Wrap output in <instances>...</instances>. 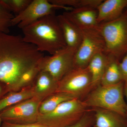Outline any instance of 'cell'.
Masks as SVG:
<instances>
[{
    "label": "cell",
    "instance_id": "cell-5",
    "mask_svg": "<svg viewBox=\"0 0 127 127\" xmlns=\"http://www.w3.org/2000/svg\"><path fill=\"white\" fill-rule=\"evenodd\" d=\"M89 108L81 99L64 102L49 113L39 115L37 123L50 127H66L79 121Z\"/></svg>",
    "mask_w": 127,
    "mask_h": 127
},
{
    "label": "cell",
    "instance_id": "cell-7",
    "mask_svg": "<svg viewBox=\"0 0 127 127\" xmlns=\"http://www.w3.org/2000/svg\"><path fill=\"white\" fill-rule=\"evenodd\" d=\"M93 89L92 76L87 67L73 68L58 82L57 92L68 94L82 100Z\"/></svg>",
    "mask_w": 127,
    "mask_h": 127
},
{
    "label": "cell",
    "instance_id": "cell-15",
    "mask_svg": "<svg viewBox=\"0 0 127 127\" xmlns=\"http://www.w3.org/2000/svg\"><path fill=\"white\" fill-rule=\"evenodd\" d=\"M57 17L67 46L77 50L82 40L81 30L63 14Z\"/></svg>",
    "mask_w": 127,
    "mask_h": 127
},
{
    "label": "cell",
    "instance_id": "cell-10",
    "mask_svg": "<svg viewBox=\"0 0 127 127\" xmlns=\"http://www.w3.org/2000/svg\"><path fill=\"white\" fill-rule=\"evenodd\" d=\"M56 9L67 11L73 8L54 4L48 0H33L20 14L15 16L11 21V26L17 25L19 28L23 29L47 15L55 13L54 10Z\"/></svg>",
    "mask_w": 127,
    "mask_h": 127
},
{
    "label": "cell",
    "instance_id": "cell-16",
    "mask_svg": "<svg viewBox=\"0 0 127 127\" xmlns=\"http://www.w3.org/2000/svg\"><path fill=\"white\" fill-rule=\"evenodd\" d=\"M107 55L106 65L100 85H114L123 81L120 72V60L111 55Z\"/></svg>",
    "mask_w": 127,
    "mask_h": 127
},
{
    "label": "cell",
    "instance_id": "cell-25",
    "mask_svg": "<svg viewBox=\"0 0 127 127\" xmlns=\"http://www.w3.org/2000/svg\"><path fill=\"white\" fill-rule=\"evenodd\" d=\"M119 67L123 81L127 84V52L120 61Z\"/></svg>",
    "mask_w": 127,
    "mask_h": 127
},
{
    "label": "cell",
    "instance_id": "cell-14",
    "mask_svg": "<svg viewBox=\"0 0 127 127\" xmlns=\"http://www.w3.org/2000/svg\"><path fill=\"white\" fill-rule=\"evenodd\" d=\"M94 113L95 127H127V117L115 112L91 108Z\"/></svg>",
    "mask_w": 127,
    "mask_h": 127
},
{
    "label": "cell",
    "instance_id": "cell-19",
    "mask_svg": "<svg viewBox=\"0 0 127 127\" xmlns=\"http://www.w3.org/2000/svg\"><path fill=\"white\" fill-rule=\"evenodd\" d=\"M75 98H77L68 94L55 93L42 101L39 108V114L49 113L62 103Z\"/></svg>",
    "mask_w": 127,
    "mask_h": 127
},
{
    "label": "cell",
    "instance_id": "cell-3",
    "mask_svg": "<svg viewBox=\"0 0 127 127\" xmlns=\"http://www.w3.org/2000/svg\"><path fill=\"white\" fill-rule=\"evenodd\" d=\"M124 87V81L110 86L99 85L93 88L82 101L88 108L115 111L127 117Z\"/></svg>",
    "mask_w": 127,
    "mask_h": 127
},
{
    "label": "cell",
    "instance_id": "cell-22",
    "mask_svg": "<svg viewBox=\"0 0 127 127\" xmlns=\"http://www.w3.org/2000/svg\"><path fill=\"white\" fill-rule=\"evenodd\" d=\"M39 71L37 65L25 72L19 80L16 87L15 92L32 86Z\"/></svg>",
    "mask_w": 127,
    "mask_h": 127
},
{
    "label": "cell",
    "instance_id": "cell-29",
    "mask_svg": "<svg viewBox=\"0 0 127 127\" xmlns=\"http://www.w3.org/2000/svg\"><path fill=\"white\" fill-rule=\"evenodd\" d=\"M2 122V120H1V119L0 118V126L1 124V122Z\"/></svg>",
    "mask_w": 127,
    "mask_h": 127
},
{
    "label": "cell",
    "instance_id": "cell-18",
    "mask_svg": "<svg viewBox=\"0 0 127 127\" xmlns=\"http://www.w3.org/2000/svg\"><path fill=\"white\" fill-rule=\"evenodd\" d=\"M34 97L32 86L17 92H10L0 99V112L11 106Z\"/></svg>",
    "mask_w": 127,
    "mask_h": 127
},
{
    "label": "cell",
    "instance_id": "cell-26",
    "mask_svg": "<svg viewBox=\"0 0 127 127\" xmlns=\"http://www.w3.org/2000/svg\"><path fill=\"white\" fill-rule=\"evenodd\" d=\"M1 127H50L39 123L26 124H18L2 122Z\"/></svg>",
    "mask_w": 127,
    "mask_h": 127
},
{
    "label": "cell",
    "instance_id": "cell-23",
    "mask_svg": "<svg viewBox=\"0 0 127 127\" xmlns=\"http://www.w3.org/2000/svg\"><path fill=\"white\" fill-rule=\"evenodd\" d=\"M5 6L16 16L24 11L32 0H1Z\"/></svg>",
    "mask_w": 127,
    "mask_h": 127
},
{
    "label": "cell",
    "instance_id": "cell-2",
    "mask_svg": "<svg viewBox=\"0 0 127 127\" xmlns=\"http://www.w3.org/2000/svg\"><path fill=\"white\" fill-rule=\"evenodd\" d=\"M24 40L35 46L39 51L51 55L67 46L55 13L39 19L23 29Z\"/></svg>",
    "mask_w": 127,
    "mask_h": 127
},
{
    "label": "cell",
    "instance_id": "cell-8",
    "mask_svg": "<svg viewBox=\"0 0 127 127\" xmlns=\"http://www.w3.org/2000/svg\"><path fill=\"white\" fill-rule=\"evenodd\" d=\"M76 51L66 46L50 56H44L37 64L39 70L48 72L59 82L73 68V59Z\"/></svg>",
    "mask_w": 127,
    "mask_h": 127
},
{
    "label": "cell",
    "instance_id": "cell-11",
    "mask_svg": "<svg viewBox=\"0 0 127 127\" xmlns=\"http://www.w3.org/2000/svg\"><path fill=\"white\" fill-rule=\"evenodd\" d=\"M58 82L46 72L40 71L32 86L34 97L41 101L57 92Z\"/></svg>",
    "mask_w": 127,
    "mask_h": 127
},
{
    "label": "cell",
    "instance_id": "cell-30",
    "mask_svg": "<svg viewBox=\"0 0 127 127\" xmlns=\"http://www.w3.org/2000/svg\"><path fill=\"white\" fill-rule=\"evenodd\" d=\"M94 127V126H93V127Z\"/></svg>",
    "mask_w": 127,
    "mask_h": 127
},
{
    "label": "cell",
    "instance_id": "cell-12",
    "mask_svg": "<svg viewBox=\"0 0 127 127\" xmlns=\"http://www.w3.org/2000/svg\"><path fill=\"white\" fill-rule=\"evenodd\" d=\"M63 14L80 29L95 27L99 24L97 9L89 7L73 9Z\"/></svg>",
    "mask_w": 127,
    "mask_h": 127
},
{
    "label": "cell",
    "instance_id": "cell-13",
    "mask_svg": "<svg viewBox=\"0 0 127 127\" xmlns=\"http://www.w3.org/2000/svg\"><path fill=\"white\" fill-rule=\"evenodd\" d=\"M127 6V0H103L97 7L98 24L108 22L120 17Z\"/></svg>",
    "mask_w": 127,
    "mask_h": 127
},
{
    "label": "cell",
    "instance_id": "cell-27",
    "mask_svg": "<svg viewBox=\"0 0 127 127\" xmlns=\"http://www.w3.org/2000/svg\"><path fill=\"white\" fill-rule=\"evenodd\" d=\"M8 93L9 92L5 86L0 82V99Z\"/></svg>",
    "mask_w": 127,
    "mask_h": 127
},
{
    "label": "cell",
    "instance_id": "cell-28",
    "mask_svg": "<svg viewBox=\"0 0 127 127\" xmlns=\"http://www.w3.org/2000/svg\"><path fill=\"white\" fill-rule=\"evenodd\" d=\"M124 96L126 97L127 101V83H124Z\"/></svg>",
    "mask_w": 127,
    "mask_h": 127
},
{
    "label": "cell",
    "instance_id": "cell-6",
    "mask_svg": "<svg viewBox=\"0 0 127 127\" xmlns=\"http://www.w3.org/2000/svg\"><path fill=\"white\" fill-rule=\"evenodd\" d=\"M97 26L81 29L82 38L74 56L73 68L87 67L94 56L105 52V42Z\"/></svg>",
    "mask_w": 127,
    "mask_h": 127
},
{
    "label": "cell",
    "instance_id": "cell-17",
    "mask_svg": "<svg viewBox=\"0 0 127 127\" xmlns=\"http://www.w3.org/2000/svg\"><path fill=\"white\" fill-rule=\"evenodd\" d=\"M107 55L104 52L97 54L89 62L87 67L92 76L93 89L100 85L106 65Z\"/></svg>",
    "mask_w": 127,
    "mask_h": 127
},
{
    "label": "cell",
    "instance_id": "cell-4",
    "mask_svg": "<svg viewBox=\"0 0 127 127\" xmlns=\"http://www.w3.org/2000/svg\"><path fill=\"white\" fill-rule=\"evenodd\" d=\"M97 27L105 42L104 53L120 60L127 52V11L116 20L99 23Z\"/></svg>",
    "mask_w": 127,
    "mask_h": 127
},
{
    "label": "cell",
    "instance_id": "cell-20",
    "mask_svg": "<svg viewBox=\"0 0 127 127\" xmlns=\"http://www.w3.org/2000/svg\"><path fill=\"white\" fill-rule=\"evenodd\" d=\"M51 3L58 5L73 9L89 7L97 9L102 0H49Z\"/></svg>",
    "mask_w": 127,
    "mask_h": 127
},
{
    "label": "cell",
    "instance_id": "cell-21",
    "mask_svg": "<svg viewBox=\"0 0 127 127\" xmlns=\"http://www.w3.org/2000/svg\"><path fill=\"white\" fill-rule=\"evenodd\" d=\"M15 16L0 0V32L8 34L11 26V21Z\"/></svg>",
    "mask_w": 127,
    "mask_h": 127
},
{
    "label": "cell",
    "instance_id": "cell-1",
    "mask_svg": "<svg viewBox=\"0 0 127 127\" xmlns=\"http://www.w3.org/2000/svg\"><path fill=\"white\" fill-rule=\"evenodd\" d=\"M43 56V53L25 42L23 36L0 32V82L9 92H15L22 76Z\"/></svg>",
    "mask_w": 127,
    "mask_h": 127
},
{
    "label": "cell",
    "instance_id": "cell-24",
    "mask_svg": "<svg viewBox=\"0 0 127 127\" xmlns=\"http://www.w3.org/2000/svg\"><path fill=\"white\" fill-rule=\"evenodd\" d=\"M95 124L94 113L89 108L81 118L72 125L66 127H91Z\"/></svg>",
    "mask_w": 127,
    "mask_h": 127
},
{
    "label": "cell",
    "instance_id": "cell-9",
    "mask_svg": "<svg viewBox=\"0 0 127 127\" xmlns=\"http://www.w3.org/2000/svg\"><path fill=\"white\" fill-rule=\"evenodd\" d=\"M42 101L33 97L7 108L0 112L2 122L18 124L37 122Z\"/></svg>",
    "mask_w": 127,
    "mask_h": 127
}]
</instances>
